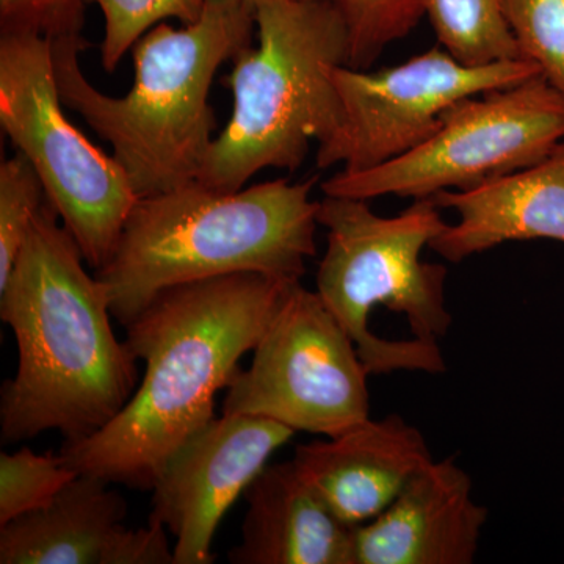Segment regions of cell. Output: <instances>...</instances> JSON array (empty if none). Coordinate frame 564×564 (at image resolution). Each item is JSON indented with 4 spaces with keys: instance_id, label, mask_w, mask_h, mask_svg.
I'll list each match as a JSON object with an SVG mask.
<instances>
[{
    "instance_id": "obj_1",
    "label": "cell",
    "mask_w": 564,
    "mask_h": 564,
    "mask_svg": "<svg viewBox=\"0 0 564 564\" xmlns=\"http://www.w3.org/2000/svg\"><path fill=\"white\" fill-rule=\"evenodd\" d=\"M296 282L237 273L159 293L126 325V344L144 361L143 381L98 433L65 443L74 473L152 489L188 437L215 419V395L240 372Z\"/></svg>"
},
{
    "instance_id": "obj_2",
    "label": "cell",
    "mask_w": 564,
    "mask_h": 564,
    "mask_svg": "<svg viewBox=\"0 0 564 564\" xmlns=\"http://www.w3.org/2000/svg\"><path fill=\"white\" fill-rule=\"evenodd\" d=\"M50 202L36 215L9 280L0 318L18 369L0 393L6 443L58 432L65 443L109 425L139 388V359L111 328L110 302Z\"/></svg>"
},
{
    "instance_id": "obj_3",
    "label": "cell",
    "mask_w": 564,
    "mask_h": 564,
    "mask_svg": "<svg viewBox=\"0 0 564 564\" xmlns=\"http://www.w3.org/2000/svg\"><path fill=\"white\" fill-rule=\"evenodd\" d=\"M254 32L250 0H206L202 18L181 29L161 22L133 44L135 76L121 98L104 95L85 77L84 36L54 40L63 106L110 144L137 198L184 187L198 181L215 140V74L251 46Z\"/></svg>"
},
{
    "instance_id": "obj_4",
    "label": "cell",
    "mask_w": 564,
    "mask_h": 564,
    "mask_svg": "<svg viewBox=\"0 0 564 564\" xmlns=\"http://www.w3.org/2000/svg\"><path fill=\"white\" fill-rule=\"evenodd\" d=\"M315 182L278 180L220 192L196 181L137 199L96 276L111 315L126 326L166 289L228 274L302 281L317 252Z\"/></svg>"
},
{
    "instance_id": "obj_5",
    "label": "cell",
    "mask_w": 564,
    "mask_h": 564,
    "mask_svg": "<svg viewBox=\"0 0 564 564\" xmlns=\"http://www.w3.org/2000/svg\"><path fill=\"white\" fill-rule=\"evenodd\" d=\"M326 251L317 292L351 337L370 375L444 373L440 339L454 317L445 302L447 269L422 252L447 228L432 198L393 217L366 199L326 196L318 206Z\"/></svg>"
},
{
    "instance_id": "obj_6",
    "label": "cell",
    "mask_w": 564,
    "mask_h": 564,
    "mask_svg": "<svg viewBox=\"0 0 564 564\" xmlns=\"http://www.w3.org/2000/svg\"><path fill=\"white\" fill-rule=\"evenodd\" d=\"M256 32L258 46L240 51L225 77L231 118L198 177L214 191H240L267 169L296 172L311 141L328 140L340 122L328 69L348 66L350 36L332 0H261Z\"/></svg>"
},
{
    "instance_id": "obj_7",
    "label": "cell",
    "mask_w": 564,
    "mask_h": 564,
    "mask_svg": "<svg viewBox=\"0 0 564 564\" xmlns=\"http://www.w3.org/2000/svg\"><path fill=\"white\" fill-rule=\"evenodd\" d=\"M55 79L54 40L0 33V126L35 166L47 202L96 272L109 261L137 203L113 154L69 121Z\"/></svg>"
},
{
    "instance_id": "obj_8",
    "label": "cell",
    "mask_w": 564,
    "mask_h": 564,
    "mask_svg": "<svg viewBox=\"0 0 564 564\" xmlns=\"http://www.w3.org/2000/svg\"><path fill=\"white\" fill-rule=\"evenodd\" d=\"M564 140V95L540 76L462 99L414 151L361 173L322 182L326 196L425 199L473 191L543 161Z\"/></svg>"
},
{
    "instance_id": "obj_9",
    "label": "cell",
    "mask_w": 564,
    "mask_h": 564,
    "mask_svg": "<svg viewBox=\"0 0 564 564\" xmlns=\"http://www.w3.org/2000/svg\"><path fill=\"white\" fill-rule=\"evenodd\" d=\"M369 375L318 293L296 282L252 350L250 367L226 389L223 414L337 436L370 417Z\"/></svg>"
},
{
    "instance_id": "obj_10",
    "label": "cell",
    "mask_w": 564,
    "mask_h": 564,
    "mask_svg": "<svg viewBox=\"0 0 564 564\" xmlns=\"http://www.w3.org/2000/svg\"><path fill=\"white\" fill-rule=\"evenodd\" d=\"M340 102V122L318 144L315 163L361 173L414 151L440 131L445 111L462 99L540 76V66L518 58L467 66L441 47L402 65L369 73L347 65L328 69Z\"/></svg>"
},
{
    "instance_id": "obj_11",
    "label": "cell",
    "mask_w": 564,
    "mask_h": 564,
    "mask_svg": "<svg viewBox=\"0 0 564 564\" xmlns=\"http://www.w3.org/2000/svg\"><path fill=\"white\" fill-rule=\"evenodd\" d=\"M293 434L272 419L223 414L174 452L151 489L150 516L174 538V564L214 563L226 511Z\"/></svg>"
},
{
    "instance_id": "obj_12",
    "label": "cell",
    "mask_w": 564,
    "mask_h": 564,
    "mask_svg": "<svg viewBox=\"0 0 564 564\" xmlns=\"http://www.w3.org/2000/svg\"><path fill=\"white\" fill-rule=\"evenodd\" d=\"M109 481L79 474L54 502L0 527V564H174L161 522L128 529Z\"/></svg>"
},
{
    "instance_id": "obj_13",
    "label": "cell",
    "mask_w": 564,
    "mask_h": 564,
    "mask_svg": "<svg viewBox=\"0 0 564 564\" xmlns=\"http://www.w3.org/2000/svg\"><path fill=\"white\" fill-rule=\"evenodd\" d=\"M488 510L455 458L433 459L388 508L352 530V564H470Z\"/></svg>"
},
{
    "instance_id": "obj_14",
    "label": "cell",
    "mask_w": 564,
    "mask_h": 564,
    "mask_svg": "<svg viewBox=\"0 0 564 564\" xmlns=\"http://www.w3.org/2000/svg\"><path fill=\"white\" fill-rule=\"evenodd\" d=\"M433 459L421 430L391 414L299 445L292 463L339 521L358 527L383 513Z\"/></svg>"
},
{
    "instance_id": "obj_15",
    "label": "cell",
    "mask_w": 564,
    "mask_h": 564,
    "mask_svg": "<svg viewBox=\"0 0 564 564\" xmlns=\"http://www.w3.org/2000/svg\"><path fill=\"white\" fill-rule=\"evenodd\" d=\"M432 199L459 217L430 245L448 262H463L508 242L564 243V140L532 166L473 191L440 192Z\"/></svg>"
},
{
    "instance_id": "obj_16",
    "label": "cell",
    "mask_w": 564,
    "mask_h": 564,
    "mask_svg": "<svg viewBox=\"0 0 564 564\" xmlns=\"http://www.w3.org/2000/svg\"><path fill=\"white\" fill-rule=\"evenodd\" d=\"M248 510L234 564H352V530L291 462L265 466L245 491Z\"/></svg>"
},
{
    "instance_id": "obj_17",
    "label": "cell",
    "mask_w": 564,
    "mask_h": 564,
    "mask_svg": "<svg viewBox=\"0 0 564 564\" xmlns=\"http://www.w3.org/2000/svg\"><path fill=\"white\" fill-rule=\"evenodd\" d=\"M423 10L441 46L464 65L522 58L503 0H423Z\"/></svg>"
},
{
    "instance_id": "obj_18",
    "label": "cell",
    "mask_w": 564,
    "mask_h": 564,
    "mask_svg": "<svg viewBox=\"0 0 564 564\" xmlns=\"http://www.w3.org/2000/svg\"><path fill=\"white\" fill-rule=\"evenodd\" d=\"M350 36L348 66L369 69L386 47L406 39L425 17L423 0H332Z\"/></svg>"
},
{
    "instance_id": "obj_19",
    "label": "cell",
    "mask_w": 564,
    "mask_h": 564,
    "mask_svg": "<svg viewBox=\"0 0 564 564\" xmlns=\"http://www.w3.org/2000/svg\"><path fill=\"white\" fill-rule=\"evenodd\" d=\"M77 475L61 455L28 447L0 455V527L46 508Z\"/></svg>"
},
{
    "instance_id": "obj_20",
    "label": "cell",
    "mask_w": 564,
    "mask_h": 564,
    "mask_svg": "<svg viewBox=\"0 0 564 564\" xmlns=\"http://www.w3.org/2000/svg\"><path fill=\"white\" fill-rule=\"evenodd\" d=\"M90 3L99 7L104 18L101 61L107 73H113L133 44L152 28L165 20L193 24L206 7V0H90Z\"/></svg>"
},
{
    "instance_id": "obj_21",
    "label": "cell",
    "mask_w": 564,
    "mask_h": 564,
    "mask_svg": "<svg viewBox=\"0 0 564 564\" xmlns=\"http://www.w3.org/2000/svg\"><path fill=\"white\" fill-rule=\"evenodd\" d=\"M47 202L35 166L22 152L0 165V288L9 280L36 215Z\"/></svg>"
},
{
    "instance_id": "obj_22",
    "label": "cell",
    "mask_w": 564,
    "mask_h": 564,
    "mask_svg": "<svg viewBox=\"0 0 564 564\" xmlns=\"http://www.w3.org/2000/svg\"><path fill=\"white\" fill-rule=\"evenodd\" d=\"M521 57L564 95V0H503Z\"/></svg>"
},
{
    "instance_id": "obj_23",
    "label": "cell",
    "mask_w": 564,
    "mask_h": 564,
    "mask_svg": "<svg viewBox=\"0 0 564 564\" xmlns=\"http://www.w3.org/2000/svg\"><path fill=\"white\" fill-rule=\"evenodd\" d=\"M90 0H0V33H35L50 40L82 35Z\"/></svg>"
},
{
    "instance_id": "obj_24",
    "label": "cell",
    "mask_w": 564,
    "mask_h": 564,
    "mask_svg": "<svg viewBox=\"0 0 564 564\" xmlns=\"http://www.w3.org/2000/svg\"><path fill=\"white\" fill-rule=\"evenodd\" d=\"M250 2L254 3V6H256V3L261 2V0H250Z\"/></svg>"
}]
</instances>
